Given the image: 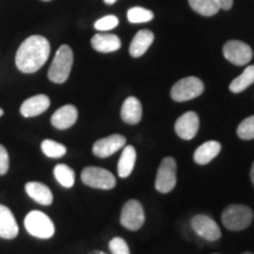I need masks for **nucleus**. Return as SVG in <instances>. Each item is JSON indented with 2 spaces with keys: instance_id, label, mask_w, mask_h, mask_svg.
Returning <instances> with one entry per match:
<instances>
[{
  "instance_id": "f257e3e1",
  "label": "nucleus",
  "mask_w": 254,
  "mask_h": 254,
  "mask_svg": "<svg viewBox=\"0 0 254 254\" xmlns=\"http://www.w3.org/2000/svg\"><path fill=\"white\" fill-rule=\"evenodd\" d=\"M50 52V43L45 37H28L19 46L15 55V65L21 72L34 73L45 65Z\"/></svg>"
},
{
  "instance_id": "f03ea898",
  "label": "nucleus",
  "mask_w": 254,
  "mask_h": 254,
  "mask_svg": "<svg viewBox=\"0 0 254 254\" xmlns=\"http://www.w3.org/2000/svg\"><path fill=\"white\" fill-rule=\"evenodd\" d=\"M73 65V51L68 45H62L57 51L55 59L49 69V79L56 84L67 80Z\"/></svg>"
},
{
  "instance_id": "7ed1b4c3",
  "label": "nucleus",
  "mask_w": 254,
  "mask_h": 254,
  "mask_svg": "<svg viewBox=\"0 0 254 254\" xmlns=\"http://www.w3.org/2000/svg\"><path fill=\"white\" fill-rule=\"evenodd\" d=\"M224 226L230 231H243L252 224L253 211L246 205H230L221 214Z\"/></svg>"
},
{
  "instance_id": "20e7f679",
  "label": "nucleus",
  "mask_w": 254,
  "mask_h": 254,
  "mask_svg": "<svg viewBox=\"0 0 254 254\" xmlns=\"http://www.w3.org/2000/svg\"><path fill=\"white\" fill-rule=\"evenodd\" d=\"M25 227L31 236L39 239H50L56 231L53 221L40 211H32L26 215Z\"/></svg>"
},
{
  "instance_id": "39448f33",
  "label": "nucleus",
  "mask_w": 254,
  "mask_h": 254,
  "mask_svg": "<svg viewBox=\"0 0 254 254\" xmlns=\"http://www.w3.org/2000/svg\"><path fill=\"white\" fill-rule=\"evenodd\" d=\"M204 82L196 77H186L177 81L171 90V97L174 101L184 103L199 97L204 92Z\"/></svg>"
},
{
  "instance_id": "423d86ee",
  "label": "nucleus",
  "mask_w": 254,
  "mask_h": 254,
  "mask_svg": "<svg viewBox=\"0 0 254 254\" xmlns=\"http://www.w3.org/2000/svg\"><path fill=\"white\" fill-rule=\"evenodd\" d=\"M81 180L85 185L99 190H112L116 187V178L105 168L90 166L82 170Z\"/></svg>"
},
{
  "instance_id": "0eeeda50",
  "label": "nucleus",
  "mask_w": 254,
  "mask_h": 254,
  "mask_svg": "<svg viewBox=\"0 0 254 254\" xmlns=\"http://www.w3.org/2000/svg\"><path fill=\"white\" fill-rule=\"evenodd\" d=\"M177 184V163L172 157L163 159L155 177V190L160 193H170Z\"/></svg>"
},
{
  "instance_id": "6e6552de",
  "label": "nucleus",
  "mask_w": 254,
  "mask_h": 254,
  "mask_svg": "<svg viewBox=\"0 0 254 254\" xmlns=\"http://www.w3.org/2000/svg\"><path fill=\"white\" fill-rule=\"evenodd\" d=\"M120 222L127 230L138 231L145 222V212L140 201L131 199L124 205Z\"/></svg>"
},
{
  "instance_id": "1a4fd4ad",
  "label": "nucleus",
  "mask_w": 254,
  "mask_h": 254,
  "mask_svg": "<svg viewBox=\"0 0 254 254\" xmlns=\"http://www.w3.org/2000/svg\"><path fill=\"white\" fill-rule=\"evenodd\" d=\"M222 53L228 62L237 66L247 65L253 57V51L251 46L240 40L227 41L222 49Z\"/></svg>"
},
{
  "instance_id": "9d476101",
  "label": "nucleus",
  "mask_w": 254,
  "mask_h": 254,
  "mask_svg": "<svg viewBox=\"0 0 254 254\" xmlns=\"http://www.w3.org/2000/svg\"><path fill=\"white\" fill-rule=\"evenodd\" d=\"M190 225L198 236L208 241H217L221 237V231L218 224L208 215H194L190 220Z\"/></svg>"
},
{
  "instance_id": "9b49d317",
  "label": "nucleus",
  "mask_w": 254,
  "mask_h": 254,
  "mask_svg": "<svg viewBox=\"0 0 254 254\" xmlns=\"http://www.w3.org/2000/svg\"><path fill=\"white\" fill-rule=\"evenodd\" d=\"M126 138L122 134H112L95 141L93 145V154L99 158H107L125 147Z\"/></svg>"
},
{
  "instance_id": "f8f14e48",
  "label": "nucleus",
  "mask_w": 254,
  "mask_h": 254,
  "mask_svg": "<svg viewBox=\"0 0 254 254\" xmlns=\"http://www.w3.org/2000/svg\"><path fill=\"white\" fill-rule=\"evenodd\" d=\"M174 129L178 136L184 139V140H190L195 136L199 129V117L195 112L184 113L182 117H179L174 125Z\"/></svg>"
},
{
  "instance_id": "ddd939ff",
  "label": "nucleus",
  "mask_w": 254,
  "mask_h": 254,
  "mask_svg": "<svg viewBox=\"0 0 254 254\" xmlns=\"http://www.w3.org/2000/svg\"><path fill=\"white\" fill-rule=\"evenodd\" d=\"M78 119V110L73 105H65L53 113L51 124L58 129H67L74 125Z\"/></svg>"
},
{
  "instance_id": "4468645a",
  "label": "nucleus",
  "mask_w": 254,
  "mask_h": 254,
  "mask_svg": "<svg viewBox=\"0 0 254 254\" xmlns=\"http://www.w3.org/2000/svg\"><path fill=\"white\" fill-rule=\"evenodd\" d=\"M50 98L45 94H38L25 100L20 107L21 116L25 118H32L44 113L50 107Z\"/></svg>"
},
{
  "instance_id": "2eb2a0df",
  "label": "nucleus",
  "mask_w": 254,
  "mask_h": 254,
  "mask_svg": "<svg viewBox=\"0 0 254 254\" xmlns=\"http://www.w3.org/2000/svg\"><path fill=\"white\" fill-rule=\"evenodd\" d=\"M18 233V224L11 209L4 205H0V238L14 239Z\"/></svg>"
},
{
  "instance_id": "dca6fc26",
  "label": "nucleus",
  "mask_w": 254,
  "mask_h": 254,
  "mask_svg": "<svg viewBox=\"0 0 254 254\" xmlns=\"http://www.w3.org/2000/svg\"><path fill=\"white\" fill-rule=\"evenodd\" d=\"M92 47L101 53L116 52L122 47V40L116 34L98 33L92 38Z\"/></svg>"
},
{
  "instance_id": "f3484780",
  "label": "nucleus",
  "mask_w": 254,
  "mask_h": 254,
  "mask_svg": "<svg viewBox=\"0 0 254 254\" xmlns=\"http://www.w3.org/2000/svg\"><path fill=\"white\" fill-rule=\"evenodd\" d=\"M142 117L141 103L135 97H128L124 101L122 107V119L129 125L140 123Z\"/></svg>"
},
{
  "instance_id": "a211bd4d",
  "label": "nucleus",
  "mask_w": 254,
  "mask_h": 254,
  "mask_svg": "<svg viewBox=\"0 0 254 254\" xmlns=\"http://www.w3.org/2000/svg\"><path fill=\"white\" fill-rule=\"evenodd\" d=\"M154 40V34L150 30H140L133 38L129 45V55L133 58H139L148 50Z\"/></svg>"
},
{
  "instance_id": "6ab92c4d",
  "label": "nucleus",
  "mask_w": 254,
  "mask_h": 254,
  "mask_svg": "<svg viewBox=\"0 0 254 254\" xmlns=\"http://www.w3.org/2000/svg\"><path fill=\"white\" fill-rule=\"evenodd\" d=\"M221 145L219 141L209 140L206 141L201 146H199L194 152L193 159L198 165H206L211 163L217 155L220 153Z\"/></svg>"
},
{
  "instance_id": "aec40b11",
  "label": "nucleus",
  "mask_w": 254,
  "mask_h": 254,
  "mask_svg": "<svg viewBox=\"0 0 254 254\" xmlns=\"http://www.w3.org/2000/svg\"><path fill=\"white\" fill-rule=\"evenodd\" d=\"M27 194L38 204L49 206L53 202V194L51 190L44 184L38 182H30L25 186Z\"/></svg>"
},
{
  "instance_id": "412c9836",
  "label": "nucleus",
  "mask_w": 254,
  "mask_h": 254,
  "mask_svg": "<svg viewBox=\"0 0 254 254\" xmlns=\"http://www.w3.org/2000/svg\"><path fill=\"white\" fill-rule=\"evenodd\" d=\"M136 159V151L135 148L131 145H127L124 148L122 157L119 159L118 163V174L120 178H127L132 173L133 168L135 165Z\"/></svg>"
},
{
  "instance_id": "4be33fe9",
  "label": "nucleus",
  "mask_w": 254,
  "mask_h": 254,
  "mask_svg": "<svg viewBox=\"0 0 254 254\" xmlns=\"http://www.w3.org/2000/svg\"><path fill=\"white\" fill-rule=\"evenodd\" d=\"M254 82V65L247 66L239 77H237L230 85V91L233 93H240L250 87Z\"/></svg>"
},
{
  "instance_id": "5701e85b",
  "label": "nucleus",
  "mask_w": 254,
  "mask_h": 254,
  "mask_svg": "<svg viewBox=\"0 0 254 254\" xmlns=\"http://www.w3.org/2000/svg\"><path fill=\"white\" fill-rule=\"evenodd\" d=\"M189 4L196 13L204 15V17H211V15L217 14L220 9L217 0H189Z\"/></svg>"
},
{
  "instance_id": "b1692460",
  "label": "nucleus",
  "mask_w": 254,
  "mask_h": 254,
  "mask_svg": "<svg viewBox=\"0 0 254 254\" xmlns=\"http://www.w3.org/2000/svg\"><path fill=\"white\" fill-rule=\"evenodd\" d=\"M55 177L59 184L66 189H69L74 185V171L65 164H59L55 167Z\"/></svg>"
},
{
  "instance_id": "393cba45",
  "label": "nucleus",
  "mask_w": 254,
  "mask_h": 254,
  "mask_svg": "<svg viewBox=\"0 0 254 254\" xmlns=\"http://www.w3.org/2000/svg\"><path fill=\"white\" fill-rule=\"evenodd\" d=\"M153 17V12L144 7H132L127 11V19L129 23L133 24L147 23V21H151Z\"/></svg>"
},
{
  "instance_id": "a878e982",
  "label": "nucleus",
  "mask_w": 254,
  "mask_h": 254,
  "mask_svg": "<svg viewBox=\"0 0 254 254\" xmlns=\"http://www.w3.org/2000/svg\"><path fill=\"white\" fill-rule=\"evenodd\" d=\"M41 150H43L44 154L50 158H62L66 154V151H67L63 144L49 140V139L41 142Z\"/></svg>"
},
{
  "instance_id": "bb28decb",
  "label": "nucleus",
  "mask_w": 254,
  "mask_h": 254,
  "mask_svg": "<svg viewBox=\"0 0 254 254\" xmlns=\"http://www.w3.org/2000/svg\"><path fill=\"white\" fill-rule=\"evenodd\" d=\"M237 134L243 140L254 139V116H251L240 123L237 128Z\"/></svg>"
},
{
  "instance_id": "cd10ccee",
  "label": "nucleus",
  "mask_w": 254,
  "mask_h": 254,
  "mask_svg": "<svg viewBox=\"0 0 254 254\" xmlns=\"http://www.w3.org/2000/svg\"><path fill=\"white\" fill-rule=\"evenodd\" d=\"M119 24L118 18L116 15H106L94 23V27L98 31H110Z\"/></svg>"
},
{
  "instance_id": "c85d7f7f",
  "label": "nucleus",
  "mask_w": 254,
  "mask_h": 254,
  "mask_svg": "<svg viewBox=\"0 0 254 254\" xmlns=\"http://www.w3.org/2000/svg\"><path fill=\"white\" fill-rule=\"evenodd\" d=\"M109 247L112 254H131L128 245H127V243L123 239V238H113V239L110 241Z\"/></svg>"
},
{
  "instance_id": "c756f323",
  "label": "nucleus",
  "mask_w": 254,
  "mask_h": 254,
  "mask_svg": "<svg viewBox=\"0 0 254 254\" xmlns=\"http://www.w3.org/2000/svg\"><path fill=\"white\" fill-rule=\"evenodd\" d=\"M9 159L7 150L2 145H0V176H4L8 171Z\"/></svg>"
},
{
  "instance_id": "7c9ffc66",
  "label": "nucleus",
  "mask_w": 254,
  "mask_h": 254,
  "mask_svg": "<svg viewBox=\"0 0 254 254\" xmlns=\"http://www.w3.org/2000/svg\"><path fill=\"white\" fill-rule=\"evenodd\" d=\"M217 2L220 6V9H226V11L233 6V0H217Z\"/></svg>"
},
{
  "instance_id": "2f4dec72",
  "label": "nucleus",
  "mask_w": 254,
  "mask_h": 254,
  "mask_svg": "<svg viewBox=\"0 0 254 254\" xmlns=\"http://www.w3.org/2000/svg\"><path fill=\"white\" fill-rule=\"evenodd\" d=\"M251 179H252V183L254 185V163L252 165V168H251Z\"/></svg>"
},
{
  "instance_id": "473e14b6",
  "label": "nucleus",
  "mask_w": 254,
  "mask_h": 254,
  "mask_svg": "<svg viewBox=\"0 0 254 254\" xmlns=\"http://www.w3.org/2000/svg\"><path fill=\"white\" fill-rule=\"evenodd\" d=\"M105 2H106L107 5H112V4H114V2L117 1V0H104Z\"/></svg>"
},
{
  "instance_id": "72a5a7b5",
  "label": "nucleus",
  "mask_w": 254,
  "mask_h": 254,
  "mask_svg": "<svg viewBox=\"0 0 254 254\" xmlns=\"http://www.w3.org/2000/svg\"><path fill=\"white\" fill-rule=\"evenodd\" d=\"M88 254H106V253L101 252V251H92V252H90Z\"/></svg>"
},
{
  "instance_id": "f704fd0d",
  "label": "nucleus",
  "mask_w": 254,
  "mask_h": 254,
  "mask_svg": "<svg viewBox=\"0 0 254 254\" xmlns=\"http://www.w3.org/2000/svg\"><path fill=\"white\" fill-rule=\"evenodd\" d=\"M2 114H4V111H2L1 109H0V117H1V116H2Z\"/></svg>"
},
{
  "instance_id": "c9c22d12",
  "label": "nucleus",
  "mask_w": 254,
  "mask_h": 254,
  "mask_svg": "<svg viewBox=\"0 0 254 254\" xmlns=\"http://www.w3.org/2000/svg\"><path fill=\"white\" fill-rule=\"evenodd\" d=\"M243 254H253V253H251V252H245V253H243Z\"/></svg>"
},
{
  "instance_id": "e433bc0d",
  "label": "nucleus",
  "mask_w": 254,
  "mask_h": 254,
  "mask_svg": "<svg viewBox=\"0 0 254 254\" xmlns=\"http://www.w3.org/2000/svg\"><path fill=\"white\" fill-rule=\"evenodd\" d=\"M44 1H50V0H44Z\"/></svg>"
},
{
  "instance_id": "4c0bfd02",
  "label": "nucleus",
  "mask_w": 254,
  "mask_h": 254,
  "mask_svg": "<svg viewBox=\"0 0 254 254\" xmlns=\"http://www.w3.org/2000/svg\"><path fill=\"white\" fill-rule=\"evenodd\" d=\"M214 254H217V253H214Z\"/></svg>"
}]
</instances>
